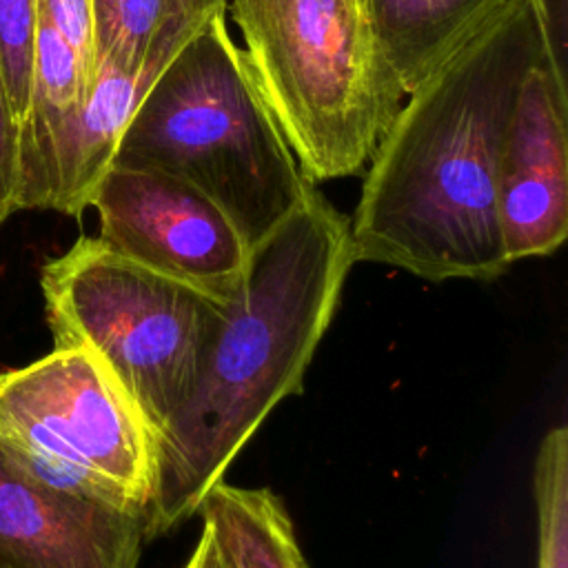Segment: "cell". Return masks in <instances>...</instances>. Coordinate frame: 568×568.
<instances>
[{"mask_svg":"<svg viewBox=\"0 0 568 568\" xmlns=\"http://www.w3.org/2000/svg\"><path fill=\"white\" fill-rule=\"evenodd\" d=\"M548 53L539 0H506L408 93L368 158L348 217L355 262L428 282L506 273L499 155L521 84Z\"/></svg>","mask_w":568,"mask_h":568,"instance_id":"obj_1","label":"cell"},{"mask_svg":"<svg viewBox=\"0 0 568 568\" xmlns=\"http://www.w3.org/2000/svg\"><path fill=\"white\" fill-rule=\"evenodd\" d=\"M353 264L348 217L317 184L251 248L242 293L217 306L153 439L146 539L195 515L271 410L304 390Z\"/></svg>","mask_w":568,"mask_h":568,"instance_id":"obj_2","label":"cell"},{"mask_svg":"<svg viewBox=\"0 0 568 568\" xmlns=\"http://www.w3.org/2000/svg\"><path fill=\"white\" fill-rule=\"evenodd\" d=\"M113 164L195 186L229 215L248 248L273 233L313 184L229 33L226 9L211 13L149 84Z\"/></svg>","mask_w":568,"mask_h":568,"instance_id":"obj_3","label":"cell"},{"mask_svg":"<svg viewBox=\"0 0 568 568\" xmlns=\"http://www.w3.org/2000/svg\"><path fill=\"white\" fill-rule=\"evenodd\" d=\"M226 13L304 178L357 175L404 98L366 0H231Z\"/></svg>","mask_w":568,"mask_h":568,"instance_id":"obj_4","label":"cell"},{"mask_svg":"<svg viewBox=\"0 0 568 568\" xmlns=\"http://www.w3.org/2000/svg\"><path fill=\"white\" fill-rule=\"evenodd\" d=\"M40 286L55 348L89 351L155 439L222 302L122 257L100 237H80L47 262Z\"/></svg>","mask_w":568,"mask_h":568,"instance_id":"obj_5","label":"cell"},{"mask_svg":"<svg viewBox=\"0 0 568 568\" xmlns=\"http://www.w3.org/2000/svg\"><path fill=\"white\" fill-rule=\"evenodd\" d=\"M0 448L51 488L146 515L153 435L84 348L0 373Z\"/></svg>","mask_w":568,"mask_h":568,"instance_id":"obj_6","label":"cell"},{"mask_svg":"<svg viewBox=\"0 0 568 568\" xmlns=\"http://www.w3.org/2000/svg\"><path fill=\"white\" fill-rule=\"evenodd\" d=\"M89 206L100 217L98 237L122 257L222 304L242 293L251 248L195 186L160 171L111 164Z\"/></svg>","mask_w":568,"mask_h":568,"instance_id":"obj_7","label":"cell"},{"mask_svg":"<svg viewBox=\"0 0 568 568\" xmlns=\"http://www.w3.org/2000/svg\"><path fill=\"white\" fill-rule=\"evenodd\" d=\"M568 80L548 53L526 75L497 169V213L513 262L555 253L568 235Z\"/></svg>","mask_w":568,"mask_h":568,"instance_id":"obj_8","label":"cell"},{"mask_svg":"<svg viewBox=\"0 0 568 568\" xmlns=\"http://www.w3.org/2000/svg\"><path fill=\"white\" fill-rule=\"evenodd\" d=\"M144 513L51 488L0 448V568H138Z\"/></svg>","mask_w":568,"mask_h":568,"instance_id":"obj_9","label":"cell"},{"mask_svg":"<svg viewBox=\"0 0 568 568\" xmlns=\"http://www.w3.org/2000/svg\"><path fill=\"white\" fill-rule=\"evenodd\" d=\"M164 64H153L138 73L113 64L98 67L87 100L58 135L49 211L80 217L89 209L95 186L113 164L120 138L138 102Z\"/></svg>","mask_w":568,"mask_h":568,"instance_id":"obj_10","label":"cell"},{"mask_svg":"<svg viewBox=\"0 0 568 568\" xmlns=\"http://www.w3.org/2000/svg\"><path fill=\"white\" fill-rule=\"evenodd\" d=\"M506 0H366L379 55L402 95L428 78Z\"/></svg>","mask_w":568,"mask_h":568,"instance_id":"obj_11","label":"cell"},{"mask_svg":"<svg viewBox=\"0 0 568 568\" xmlns=\"http://www.w3.org/2000/svg\"><path fill=\"white\" fill-rule=\"evenodd\" d=\"M226 0H93V58L129 73L169 62Z\"/></svg>","mask_w":568,"mask_h":568,"instance_id":"obj_12","label":"cell"},{"mask_svg":"<svg viewBox=\"0 0 568 568\" xmlns=\"http://www.w3.org/2000/svg\"><path fill=\"white\" fill-rule=\"evenodd\" d=\"M197 513L229 568H308L293 519L273 490L222 479L202 497Z\"/></svg>","mask_w":568,"mask_h":568,"instance_id":"obj_13","label":"cell"},{"mask_svg":"<svg viewBox=\"0 0 568 568\" xmlns=\"http://www.w3.org/2000/svg\"><path fill=\"white\" fill-rule=\"evenodd\" d=\"M38 0H0V60L16 122L27 113Z\"/></svg>","mask_w":568,"mask_h":568,"instance_id":"obj_14","label":"cell"},{"mask_svg":"<svg viewBox=\"0 0 568 568\" xmlns=\"http://www.w3.org/2000/svg\"><path fill=\"white\" fill-rule=\"evenodd\" d=\"M38 18L64 38L93 84V0H38Z\"/></svg>","mask_w":568,"mask_h":568,"instance_id":"obj_15","label":"cell"},{"mask_svg":"<svg viewBox=\"0 0 568 568\" xmlns=\"http://www.w3.org/2000/svg\"><path fill=\"white\" fill-rule=\"evenodd\" d=\"M18 213V122L0 60V224Z\"/></svg>","mask_w":568,"mask_h":568,"instance_id":"obj_16","label":"cell"},{"mask_svg":"<svg viewBox=\"0 0 568 568\" xmlns=\"http://www.w3.org/2000/svg\"><path fill=\"white\" fill-rule=\"evenodd\" d=\"M552 58L561 73L568 71L566 60V36H568V0H539Z\"/></svg>","mask_w":568,"mask_h":568,"instance_id":"obj_17","label":"cell"},{"mask_svg":"<svg viewBox=\"0 0 568 568\" xmlns=\"http://www.w3.org/2000/svg\"><path fill=\"white\" fill-rule=\"evenodd\" d=\"M184 568H229L213 532L206 526H202V535H200L189 561L184 564Z\"/></svg>","mask_w":568,"mask_h":568,"instance_id":"obj_18","label":"cell"}]
</instances>
